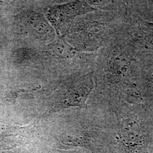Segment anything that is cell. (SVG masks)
I'll list each match as a JSON object with an SVG mask.
<instances>
[{
	"instance_id": "obj_1",
	"label": "cell",
	"mask_w": 153,
	"mask_h": 153,
	"mask_svg": "<svg viewBox=\"0 0 153 153\" xmlns=\"http://www.w3.org/2000/svg\"><path fill=\"white\" fill-rule=\"evenodd\" d=\"M93 86L90 85L81 86V88H78L71 95V98L69 99V103L72 105H76L83 107L85 104V102L88 95L92 90Z\"/></svg>"
}]
</instances>
